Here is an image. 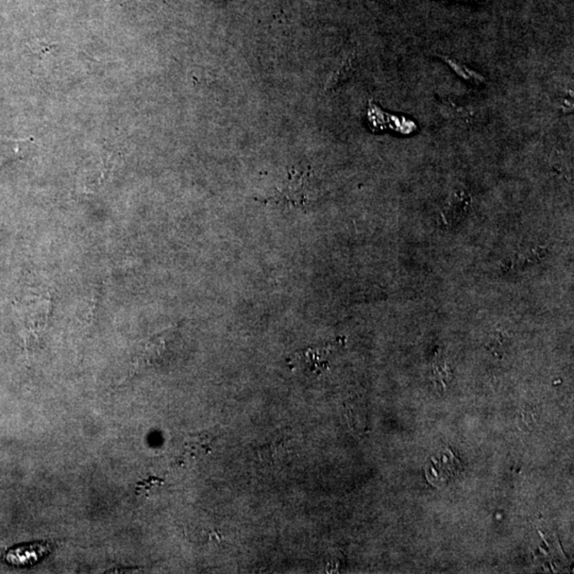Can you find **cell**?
Listing matches in <instances>:
<instances>
[{
	"label": "cell",
	"mask_w": 574,
	"mask_h": 574,
	"mask_svg": "<svg viewBox=\"0 0 574 574\" xmlns=\"http://www.w3.org/2000/svg\"><path fill=\"white\" fill-rule=\"evenodd\" d=\"M310 192V174L306 172L299 174L294 172L290 174L287 181L282 188H279L274 196L269 198V202L284 206H306L309 202Z\"/></svg>",
	"instance_id": "1"
},
{
	"label": "cell",
	"mask_w": 574,
	"mask_h": 574,
	"mask_svg": "<svg viewBox=\"0 0 574 574\" xmlns=\"http://www.w3.org/2000/svg\"><path fill=\"white\" fill-rule=\"evenodd\" d=\"M48 543H28L10 548L6 552L5 559L9 565L15 567H27L39 563L49 552Z\"/></svg>",
	"instance_id": "2"
},
{
	"label": "cell",
	"mask_w": 574,
	"mask_h": 574,
	"mask_svg": "<svg viewBox=\"0 0 574 574\" xmlns=\"http://www.w3.org/2000/svg\"><path fill=\"white\" fill-rule=\"evenodd\" d=\"M30 140H13L0 136V166L15 158H24L30 149Z\"/></svg>",
	"instance_id": "3"
},
{
	"label": "cell",
	"mask_w": 574,
	"mask_h": 574,
	"mask_svg": "<svg viewBox=\"0 0 574 574\" xmlns=\"http://www.w3.org/2000/svg\"><path fill=\"white\" fill-rule=\"evenodd\" d=\"M354 59V54H348L341 60V62L331 72L328 79H327L326 85H325L326 91L334 90L335 88L344 83L352 76L353 72H354V65H353Z\"/></svg>",
	"instance_id": "4"
},
{
	"label": "cell",
	"mask_w": 574,
	"mask_h": 574,
	"mask_svg": "<svg viewBox=\"0 0 574 574\" xmlns=\"http://www.w3.org/2000/svg\"><path fill=\"white\" fill-rule=\"evenodd\" d=\"M437 57L441 58L443 61H445V63L448 64V66L452 68L453 72H454L459 78L465 80V81L469 82V83L473 84V85H481V84L486 82V79H485L483 75L477 73L475 70L470 69V68L464 65L463 63L457 61V60L448 57V56L438 55Z\"/></svg>",
	"instance_id": "5"
},
{
	"label": "cell",
	"mask_w": 574,
	"mask_h": 574,
	"mask_svg": "<svg viewBox=\"0 0 574 574\" xmlns=\"http://www.w3.org/2000/svg\"><path fill=\"white\" fill-rule=\"evenodd\" d=\"M30 49H31L32 52L34 54H37L39 56L46 55L48 52L51 51L52 49H55L56 45L55 44H49L48 42L44 41H35V43L31 44L29 46Z\"/></svg>",
	"instance_id": "6"
},
{
	"label": "cell",
	"mask_w": 574,
	"mask_h": 574,
	"mask_svg": "<svg viewBox=\"0 0 574 574\" xmlns=\"http://www.w3.org/2000/svg\"><path fill=\"white\" fill-rule=\"evenodd\" d=\"M441 113L445 114L448 117L454 118L459 116H464L467 114V111L461 108H457V106H453L452 104H443L441 106Z\"/></svg>",
	"instance_id": "7"
},
{
	"label": "cell",
	"mask_w": 574,
	"mask_h": 574,
	"mask_svg": "<svg viewBox=\"0 0 574 574\" xmlns=\"http://www.w3.org/2000/svg\"><path fill=\"white\" fill-rule=\"evenodd\" d=\"M455 1H489V0H455Z\"/></svg>",
	"instance_id": "8"
}]
</instances>
